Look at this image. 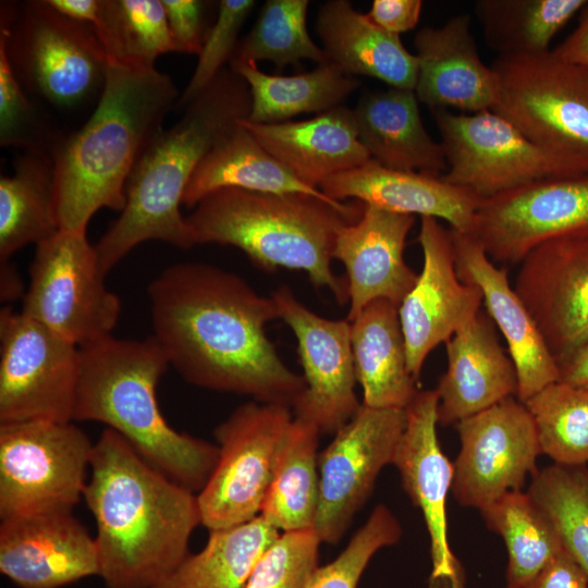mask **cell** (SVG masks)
Wrapping results in <instances>:
<instances>
[{
  "label": "cell",
  "instance_id": "6da1fadb",
  "mask_svg": "<svg viewBox=\"0 0 588 588\" xmlns=\"http://www.w3.org/2000/svg\"><path fill=\"white\" fill-rule=\"evenodd\" d=\"M152 338L188 383L293 407L303 375L280 358L266 333L279 319L271 296L240 275L203 262L167 267L147 290Z\"/></svg>",
  "mask_w": 588,
  "mask_h": 588
},
{
  "label": "cell",
  "instance_id": "7a4b0ae2",
  "mask_svg": "<svg viewBox=\"0 0 588 588\" xmlns=\"http://www.w3.org/2000/svg\"><path fill=\"white\" fill-rule=\"evenodd\" d=\"M83 498L95 518L98 576L107 588L155 587L189 554L201 524L197 494L110 428L94 442Z\"/></svg>",
  "mask_w": 588,
  "mask_h": 588
},
{
  "label": "cell",
  "instance_id": "3957f363",
  "mask_svg": "<svg viewBox=\"0 0 588 588\" xmlns=\"http://www.w3.org/2000/svg\"><path fill=\"white\" fill-rule=\"evenodd\" d=\"M179 98L172 78L156 68L108 62L95 111L52 152L61 230L86 232L99 209L124 208L130 175Z\"/></svg>",
  "mask_w": 588,
  "mask_h": 588
},
{
  "label": "cell",
  "instance_id": "277c9868",
  "mask_svg": "<svg viewBox=\"0 0 588 588\" xmlns=\"http://www.w3.org/2000/svg\"><path fill=\"white\" fill-rule=\"evenodd\" d=\"M250 107L247 83L225 66L182 118L151 140L126 183L124 208L95 245L105 275L140 243L196 245L180 211L183 195L198 164L248 119Z\"/></svg>",
  "mask_w": 588,
  "mask_h": 588
},
{
  "label": "cell",
  "instance_id": "5b68a950",
  "mask_svg": "<svg viewBox=\"0 0 588 588\" xmlns=\"http://www.w3.org/2000/svg\"><path fill=\"white\" fill-rule=\"evenodd\" d=\"M79 350L73 421L106 425L168 478L199 492L216 467L219 448L175 430L163 417L156 391L170 364L157 341L111 334Z\"/></svg>",
  "mask_w": 588,
  "mask_h": 588
},
{
  "label": "cell",
  "instance_id": "8992f818",
  "mask_svg": "<svg viewBox=\"0 0 588 588\" xmlns=\"http://www.w3.org/2000/svg\"><path fill=\"white\" fill-rule=\"evenodd\" d=\"M186 218L196 244L230 245L266 271L303 270L339 304L348 302L346 280L331 268L338 233L357 221L365 204L310 194L222 188Z\"/></svg>",
  "mask_w": 588,
  "mask_h": 588
},
{
  "label": "cell",
  "instance_id": "52a82bcc",
  "mask_svg": "<svg viewBox=\"0 0 588 588\" xmlns=\"http://www.w3.org/2000/svg\"><path fill=\"white\" fill-rule=\"evenodd\" d=\"M493 111L513 123L567 175L588 173V71L551 50L497 57Z\"/></svg>",
  "mask_w": 588,
  "mask_h": 588
},
{
  "label": "cell",
  "instance_id": "ba28073f",
  "mask_svg": "<svg viewBox=\"0 0 588 588\" xmlns=\"http://www.w3.org/2000/svg\"><path fill=\"white\" fill-rule=\"evenodd\" d=\"M0 15V41L23 87L73 107L103 86L109 59L93 26L65 17L47 0L4 3Z\"/></svg>",
  "mask_w": 588,
  "mask_h": 588
},
{
  "label": "cell",
  "instance_id": "9c48e42d",
  "mask_svg": "<svg viewBox=\"0 0 588 588\" xmlns=\"http://www.w3.org/2000/svg\"><path fill=\"white\" fill-rule=\"evenodd\" d=\"M93 448L74 421L0 424V518L71 513L84 495Z\"/></svg>",
  "mask_w": 588,
  "mask_h": 588
},
{
  "label": "cell",
  "instance_id": "30bf717a",
  "mask_svg": "<svg viewBox=\"0 0 588 588\" xmlns=\"http://www.w3.org/2000/svg\"><path fill=\"white\" fill-rule=\"evenodd\" d=\"M105 277L86 232L60 229L36 245L21 311L78 347L96 342L121 315Z\"/></svg>",
  "mask_w": 588,
  "mask_h": 588
},
{
  "label": "cell",
  "instance_id": "8fae6325",
  "mask_svg": "<svg viewBox=\"0 0 588 588\" xmlns=\"http://www.w3.org/2000/svg\"><path fill=\"white\" fill-rule=\"evenodd\" d=\"M293 421L289 406L249 401L216 427L219 458L197 493L201 525L222 529L259 515Z\"/></svg>",
  "mask_w": 588,
  "mask_h": 588
},
{
  "label": "cell",
  "instance_id": "7c38bea8",
  "mask_svg": "<svg viewBox=\"0 0 588 588\" xmlns=\"http://www.w3.org/2000/svg\"><path fill=\"white\" fill-rule=\"evenodd\" d=\"M81 350L22 311H0V424L73 421Z\"/></svg>",
  "mask_w": 588,
  "mask_h": 588
},
{
  "label": "cell",
  "instance_id": "4fadbf2b",
  "mask_svg": "<svg viewBox=\"0 0 588 588\" xmlns=\"http://www.w3.org/2000/svg\"><path fill=\"white\" fill-rule=\"evenodd\" d=\"M431 111L448 164L442 179L481 200L540 179L567 176L554 159L491 109Z\"/></svg>",
  "mask_w": 588,
  "mask_h": 588
},
{
  "label": "cell",
  "instance_id": "5bb4252c",
  "mask_svg": "<svg viewBox=\"0 0 588 588\" xmlns=\"http://www.w3.org/2000/svg\"><path fill=\"white\" fill-rule=\"evenodd\" d=\"M469 233L503 265L519 264L549 240L588 235V173L540 179L481 200Z\"/></svg>",
  "mask_w": 588,
  "mask_h": 588
},
{
  "label": "cell",
  "instance_id": "9a60e30c",
  "mask_svg": "<svg viewBox=\"0 0 588 588\" xmlns=\"http://www.w3.org/2000/svg\"><path fill=\"white\" fill-rule=\"evenodd\" d=\"M406 425L405 409L362 404L319 454V502L314 530L336 543L369 498L382 468L392 464Z\"/></svg>",
  "mask_w": 588,
  "mask_h": 588
},
{
  "label": "cell",
  "instance_id": "2e32d148",
  "mask_svg": "<svg viewBox=\"0 0 588 588\" xmlns=\"http://www.w3.org/2000/svg\"><path fill=\"white\" fill-rule=\"evenodd\" d=\"M461 449L452 491L463 506L478 510L509 491L522 490L542 454L534 419L516 396L458 421Z\"/></svg>",
  "mask_w": 588,
  "mask_h": 588
},
{
  "label": "cell",
  "instance_id": "e0dca14e",
  "mask_svg": "<svg viewBox=\"0 0 588 588\" xmlns=\"http://www.w3.org/2000/svg\"><path fill=\"white\" fill-rule=\"evenodd\" d=\"M282 319L294 333L306 389L292 407L297 419L315 426L320 434L335 433L354 417L359 402L351 344V322L317 315L286 285L270 295Z\"/></svg>",
  "mask_w": 588,
  "mask_h": 588
},
{
  "label": "cell",
  "instance_id": "ac0fdd59",
  "mask_svg": "<svg viewBox=\"0 0 588 588\" xmlns=\"http://www.w3.org/2000/svg\"><path fill=\"white\" fill-rule=\"evenodd\" d=\"M417 241L422 268L399 306L407 366L416 381L430 352L473 321L482 304L480 291L457 274L450 229L420 217Z\"/></svg>",
  "mask_w": 588,
  "mask_h": 588
},
{
  "label": "cell",
  "instance_id": "d6986e66",
  "mask_svg": "<svg viewBox=\"0 0 588 588\" xmlns=\"http://www.w3.org/2000/svg\"><path fill=\"white\" fill-rule=\"evenodd\" d=\"M518 265L514 290L560 365L588 343V235L543 242Z\"/></svg>",
  "mask_w": 588,
  "mask_h": 588
},
{
  "label": "cell",
  "instance_id": "ffe728a7",
  "mask_svg": "<svg viewBox=\"0 0 588 588\" xmlns=\"http://www.w3.org/2000/svg\"><path fill=\"white\" fill-rule=\"evenodd\" d=\"M438 405L436 389L416 394L405 408L406 425L392 464L427 526L433 566L430 588H462L460 565L449 544L446 519L454 465L438 440Z\"/></svg>",
  "mask_w": 588,
  "mask_h": 588
},
{
  "label": "cell",
  "instance_id": "44dd1931",
  "mask_svg": "<svg viewBox=\"0 0 588 588\" xmlns=\"http://www.w3.org/2000/svg\"><path fill=\"white\" fill-rule=\"evenodd\" d=\"M0 572L21 588H61L98 576L95 538L72 512L1 519Z\"/></svg>",
  "mask_w": 588,
  "mask_h": 588
},
{
  "label": "cell",
  "instance_id": "7402d4cb",
  "mask_svg": "<svg viewBox=\"0 0 588 588\" xmlns=\"http://www.w3.org/2000/svg\"><path fill=\"white\" fill-rule=\"evenodd\" d=\"M460 279L482 295L489 317L502 333L517 375V394L526 402L559 381L560 368L534 318L509 281L507 269L495 266L470 234L450 229Z\"/></svg>",
  "mask_w": 588,
  "mask_h": 588
},
{
  "label": "cell",
  "instance_id": "603a6c76",
  "mask_svg": "<svg viewBox=\"0 0 588 588\" xmlns=\"http://www.w3.org/2000/svg\"><path fill=\"white\" fill-rule=\"evenodd\" d=\"M415 217L365 205L360 218L340 230L333 259L343 264L351 322L371 302L397 306L417 280L405 262L404 249Z\"/></svg>",
  "mask_w": 588,
  "mask_h": 588
},
{
  "label": "cell",
  "instance_id": "cb8c5ba5",
  "mask_svg": "<svg viewBox=\"0 0 588 588\" xmlns=\"http://www.w3.org/2000/svg\"><path fill=\"white\" fill-rule=\"evenodd\" d=\"M470 16L458 14L415 36L418 64L415 95L431 110L455 108L474 113L493 109L498 79L477 50Z\"/></svg>",
  "mask_w": 588,
  "mask_h": 588
},
{
  "label": "cell",
  "instance_id": "d4e9b609",
  "mask_svg": "<svg viewBox=\"0 0 588 588\" xmlns=\"http://www.w3.org/2000/svg\"><path fill=\"white\" fill-rule=\"evenodd\" d=\"M320 191L343 201L354 198L392 212L441 219L450 229L469 233L481 199L441 176L392 170L373 160L323 182Z\"/></svg>",
  "mask_w": 588,
  "mask_h": 588
},
{
  "label": "cell",
  "instance_id": "484cf974",
  "mask_svg": "<svg viewBox=\"0 0 588 588\" xmlns=\"http://www.w3.org/2000/svg\"><path fill=\"white\" fill-rule=\"evenodd\" d=\"M448 368L437 387L438 424L448 426L516 396L517 375L481 311L445 343Z\"/></svg>",
  "mask_w": 588,
  "mask_h": 588
},
{
  "label": "cell",
  "instance_id": "4316f807",
  "mask_svg": "<svg viewBox=\"0 0 588 588\" xmlns=\"http://www.w3.org/2000/svg\"><path fill=\"white\" fill-rule=\"evenodd\" d=\"M261 146L299 181L314 188L370 159L358 139L353 109L335 107L303 121L241 120Z\"/></svg>",
  "mask_w": 588,
  "mask_h": 588
},
{
  "label": "cell",
  "instance_id": "83f0119b",
  "mask_svg": "<svg viewBox=\"0 0 588 588\" xmlns=\"http://www.w3.org/2000/svg\"><path fill=\"white\" fill-rule=\"evenodd\" d=\"M418 102L409 89L365 93L353 109L358 139L384 168L441 176L448 169L444 150L426 131Z\"/></svg>",
  "mask_w": 588,
  "mask_h": 588
},
{
  "label": "cell",
  "instance_id": "f1b7e54d",
  "mask_svg": "<svg viewBox=\"0 0 588 588\" xmlns=\"http://www.w3.org/2000/svg\"><path fill=\"white\" fill-rule=\"evenodd\" d=\"M316 32L328 62L348 75L375 77L390 87L414 90L418 64L400 36L375 24L347 0H330L318 11Z\"/></svg>",
  "mask_w": 588,
  "mask_h": 588
},
{
  "label": "cell",
  "instance_id": "f546056e",
  "mask_svg": "<svg viewBox=\"0 0 588 588\" xmlns=\"http://www.w3.org/2000/svg\"><path fill=\"white\" fill-rule=\"evenodd\" d=\"M351 344L363 404L405 409L419 392L409 372L399 306L378 299L351 321Z\"/></svg>",
  "mask_w": 588,
  "mask_h": 588
},
{
  "label": "cell",
  "instance_id": "4dcf8cb0",
  "mask_svg": "<svg viewBox=\"0 0 588 588\" xmlns=\"http://www.w3.org/2000/svg\"><path fill=\"white\" fill-rule=\"evenodd\" d=\"M222 188L259 193L326 196L299 181L240 122L196 168L183 195L182 205L193 208Z\"/></svg>",
  "mask_w": 588,
  "mask_h": 588
},
{
  "label": "cell",
  "instance_id": "1f68e13d",
  "mask_svg": "<svg viewBox=\"0 0 588 588\" xmlns=\"http://www.w3.org/2000/svg\"><path fill=\"white\" fill-rule=\"evenodd\" d=\"M248 85L252 98L249 122L280 123L302 113H322L342 102L360 82L333 63L296 75L262 72L254 61L230 63Z\"/></svg>",
  "mask_w": 588,
  "mask_h": 588
},
{
  "label": "cell",
  "instance_id": "d6a6232c",
  "mask_svg": "<svg viewBox=\"0 0 588 588\" xmlns=\"http://www.w3.org/2000/svg\"><path fill=\"white\" fill-rule=\"evenodd\" d=\"M59 230L52 152L25 151L16 160L14 173L0 179V262Z\"/></svg>",
  "mask_w": 588,
  "mask_h": 588
},
{
  "label": "cell",
  "instance_id": "836d02e7",
  "mask_svg": "<svg viewBox=\"0 0 588 588\" xmlns=\"http://www.w3.org/2000/svg\"><path fill=\"white\" fill-rule=\"evenodd\" d=\"M206 546L152 588H243L255 565L280 532L260 515L209 530Z\"/></svg>",
  "mask_w": 588,
  "mask_h": 588
},
{
  "label": "cell",
  "instance_id": "e575fe53",
  "mask_svg": "<svg viewBox=\"0 0 588 588\" xmlns=\"http://www.w3.org/2000/svg\"><path fill=\"white\" fill-rule=\"evenodd\" d=\"M319 430L294 416L259 515L278 530L314 529L319 502Z\"/></svg>",
  "mask_w": 588,
  "mask_h": 588
},
{
  "label": "cell",
  "instance_id": "d590c367",
  "mask_svg": "<svg viewBox=\"0 0 588 588\" xmlns=\"http://www.w3.org/2000/svg\"><path fill=\"white\" fill-rule=\"evenodd\" d=\"M586 0H479L475 13L488 46L498 57L549 52L554 36Z\"/></svg>",
  "mask_w": 588,
  "mask_h": 588
},
{
  "label": "cell",
  "instance_id": "8d00e7d4",
  "mask_svg": "<svg viewBox=\"0 0 588 588\" xmlns=\"http://www.w3.org/2000/svg\"><path fill=\"white\" fill-rule=\"evenodd\" d=\"M480 512L487 526L503 538L507 549L505 588H526L563 549L552 522L527 491H509Z\"/></svg>",
  "mask_w": 588,
  "mask_h": 588
},
{
  "label": "cell",
  "instance_id": "74e56055",
  "mask_svg": "<svg viewBox=\"0 0 588 588\" xmlns=\"http://www.w3.org/2000/svg\"><path fill=\"white\" fill-rule=\"evenodd\" d=\"M109 61L151 69L156 59L175 51L161 0H101L93 27Z\"/></svg>",
  "mask_w": 588,
  "mask_h": 588
},
{
  "label": "cell",
  "instance_id": "f35d334b",
  "mask_svg": "<svg viewBox=\"0 0 588 588\" xmlns=\"http://www.w3.org/2000/svg\"><path fill=\"white\" fill-rule=\"evenodd\" d=\"M308 0L266 1L250 32L238 40L230 63L267 60L279 69L301 60L328 63L323 49L308 34Z\"/></svg>",
  "mask_w": 588,
  "mask_h": 588
},
{
  "label": "cell",
  "instance_id": "ab89813d",
  "mask_svg": "<svg viewBox=\"0 0 588 588\" xmlns=\"http://www.w3.org/2000/svg\"><path fill=\"white\" fill-rule=\"evenodd\" d=\"M524 404L534 419L543 454L560 465L588 463L587 389L556 381Z\"/></svg>",
  "mask_w": 588,
  "mask_h": 588
},
{
  "label": "cell",
  "instance_id": "60d3db41",
  "mask_svg": "<svg viewBox=\"0 0 588 588\" xmlns=\"http://www.w3.org/2000/svg\"><path fill=\"white\" fill-rule=\"evenodd\" d=\"M550 518L563 549L588 575V468L553 464L537 469L527 490Z\"/></svg>",
  "mask_w": 588,
  "mask_h": 588
},
{
  "label": "cell",
  "instance_id": "b9f144b4",
  "mask_svg": "<svg viewBox=\"0 0 588 588\" xmlns=\"http://www.w3.org/2000/svg\"><path fill=\"white\" fill-rule=\"evenodd\" d=\"M402 526L383 504L377 505L345 549L331 562L318 566L302 588H357L373 555L395 544Z\"/></svg>",
  "mask_w": 588,
  "mask_h": 588
},
{
  "label": "cell",
  "instance_id": "7bdbcfd3",
  "mask_svg": "<svg viewBox=\"0 0 588 588\" xmlns=\"http://www.w3.org/2000/svg\"><path fill=\"white\" fill-rule=\"evenodd\" d=\"M320 543L314 529L280 534L243 588H302L319 566Z\"/></svg>",
  "mask_w": 588,
  "mask_h": 588
},
{
  "label": "cell",
  "instance_id": "ee69618b",
  "mask_svg": "<svg viewBox=\"0 0 588 588\" xmlns=\"http://www.w3.org/2000/svg\"><path fill=\"white\" fill-rule=\"evenodd\" d=\"M256 5L254 0H221L218 15L206 32L194 73L177 100L179 108H186L198 98L230 63L238 44L240 30Z\"/></svg>",
  "mask_w": 588,
  "mask_h": 588
},
{
  "label": "cell",
  "instance_id": "f6af8a7d",
  "mask_svg": "<svg viewBox=\"0 0 588 588\" xmlns=\"http://www.w3.org/2000/svg\"><path fill=\"white\" fill-rule=\"evenodd\" d=\"M35 110L17 78L4 44L0 41V144L44 150Z\"/></svg>",
  "mask_w": 588,
  "mask_h": 588
},
{
  "label": "cell",
  "instance_id": "bcb514c9",
  "mask_svg": "<svg viewBox=\"0 0 588 588\" xmlns=\"http://www.w3.org/2000/svg\"><path fill=\"white\" fill-rule=\"evenodd\" d=\"M176 52L199 54L206 33L207 2L200 0H161Z\"/></svg>",
  "mask_w": 588,
  "mask_h": 588
},
{
  "label": "cell",
  "instance_id": "7dc6e473",
  "mask_svg": "<svg viewBox=\"0 0 588 588\" xmlns=\"http://www.w3.org/2000/svg\"><path fill=\"white\" fill-rule=\"evenodd\" d=\"M421 8L420 0H373L367 14L383 30L400 36L416 27Z\"/></svg>",
  "mask_w": 588,
  "mask_h": 588
},
{
  "label": "cell",
  "instance_id": "c3c4849f",
  "mask_svg": "<svg viewBox=\"0 0 588 588\" xmlns=\"http://www.w3.org/2000/svg\"><path fill=\"white\" fill-rule=\"evenodd\" d=\"M526 588H588V575L573 556L562 549Z\"/></svg>",
  "mask_w": 588,
  "mask_h": 588
},
{
  "label": "cell",
  "instance_id": "681fc988",
  "mask_svg": "<svg viewBox=\"0 0 588 588\" xmlns=\"http://www.w3.org/2000/svg\"><path fill=\"white\" fill-rule=\"evenodd\" d=\"M551 52L562 61L588 71V2L580 11L576 28Z\"/></svg>",
  "mask_w": 588,
  "mask_h": 588
},
{
  "label": "cell",
  "instance_id": "f907efd6",
  "mask_svg": "<svg viewBox=\"0 0 588 588\" xmlns=\"http://www.w3.org/2000/svg\"><path fill=\"white\" fill-rule=\"evenodd\" d=\"M60 14L73 21L95 26L101 9V0H47Z\"/></svg>",
  "mask_w": 588,
  "mask_h": 588
},
{
  "label": "cell",
  "instance_id": "816d5d0a",
  "mask_svg": "<svg viewBox=\"0 0 588 588\" xmlns=\"http://www.w3.org/2000/svg\"><path fill=\"white\" fill-rule=\"evenodd\" d=\"M559 381L588 390V343L559 365Z\"/></svg>",
  "mask_w": 588,
  "mask_h": 588
},
{
  "label": "cell",
  "instance_id": "f5cc1de1",
  "mask_svg": "<svg viewBox=\"0 0 588 588\" xmlns=\"http://www.w3.org/2000/svg\"><path fill=\"white\" fill-rule=\"evenodd\" d=\"M0 284L1 302L10 303L24 297L21 277L9 261L1 264Z\"/></svg>",
  "mask_w": 588,
  "mask_h": 588
}]
</instances>
